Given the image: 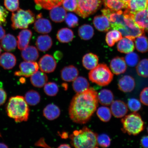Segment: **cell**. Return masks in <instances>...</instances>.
<instances>
[{
	"instance_id": "cell-35",
	"label": "cell",
	"mask_w": 148,
	"mask_h": 148,
	"mask_svg": "<svg viewBox=\"0 0 148 148\" xmlns=\"http://www.w3.org/2000/svg\"><path fill=\"white\" fill-rule=\"evenodd\" d=\"M123 38L121 33L116 29L111 30L107 33L106 43L110 47L113 46L116 42L119 41Z\"/></svg>"
},
{
	"instance_id": "cell-32",
	"label": "cell",
	"mask_w": 148,
	"mask_h": 148,
	"mask_svg": "<svg viewBox=\"0 0 148 148\" xmlns=\"http://www.w3.org/2000/svg\"><path fill=\"white\" fill-rule=\"evenodd\" d=\"M64 0H34L37 6L47 10L60 6Z\"/></svg>"
},
{
	"instance_id": "cell-36",
	"label": "cell",
	"mask_w": 148,
	"mask_h": 148,
	"mask_svg": "<svg viewBox=\"0 0 148 148\" xmlns=\"http://www.w3.org/2000/svg\"><path fill=\"white\" fill-rule=\"evenodd\" d=\"M25 99L28 105L36 106L40 103V97L38 92L35 90H31L26 93Z\"/></svg>"
},
{
	"instance_id": "cell-33",
	"label": "cell",
	"mask_w": 148,
	"mask_h": 148,
	"mask_svg": "<svg viewBox=\"0 0 148 148\" xmlns=\"http://www.w3.org/2000/svg\"><path fill=\"white\" fill-rule=\"evenodd\" d=\"M79 36L82 39L88 40L91 39L94 35L93 27L88 24L81 26L78 29Z\"/></svg>"
},
{
	"instance_id": "cell-42",
	"label": "cell",
	"mask_w": 148,
	"mask_h": 148,
	"mask_svg": "<svg viewBox=\"0 0 148 148\" xmlns=\"http://www.w3.org/2000/svg\"><path fill=\"white\" fill-rule=\"evenodd\" d=\"M97 142L98 145L102 147H110L111 144L110 137L106 134H102L97 136Z\"/></svg>"
},
{
	"instance_id": "cell-55",
	"label": "cell",
	"mask_w": 148,
	"mask_h": 148,
	"mask_svg": "<svg viewBox=\"0 0 148 148\" xmlns=\"http://www.w3.org/2000/svg\"><path fill=\"white\" fill-rule=\"evenodd\" d=\"M1 46H0V55H1Z\"/></svg>"
},
{
	"instance_id": "cell-30",
	"label": "cell",
	"mask_w": 148,
	"mask_h": 148,
	"mask_svg": "<svg viewBox=\"0 0 148 148\" xmlns=\"http://www.w3.org/2000/svg\"><path fill=\"white\" fill-rule=\"evenodd\" d=\"M89 85L87 79L83 77H77L73 81V83L74 91L77 93H80L87 90Z\"/></svg>"
},
{
	"instance_id": "cell-9",
	"label": "cell",
	"mask_w": 148,
	"mask_h": 148,
	"mask_svg": "<svg viewBox=\"0 0 148 148\" xmlns=\"http://www.w3.org/2000/svg\"><path fill=\"white\" fill-rule=\"evenodd\" d=\"M39 68L44 73H50L54 71L57 66L56 61L51 55L46 54L40 59Z\"/></svg>"
},
{
	"instance_id": "cell-49",
	"label": "cell",
	"mask_w": 148,
	"mask_h": 148,
	"mask_svg": "<svg viewBox=\"0 0 148 148\" xmlns=\"http://www.w3.org/2000/svg\"><path fill=\"white\" fill-rule=\"evenodd\" d=\"M140 144L142 147L148 148V136H145L142 137L140 140Z\"/></svg>"
},
{
	"instance_id": "cell-57",
	"label": "cell",
	"mask_w": 148,
	"mask_h": 148,
	"mask_svg": "<svg viewBox=\"0 0 148 148\" xmlns=\"http://www.w3.org/2000/svg\"><path fill=\"white\" fill-rule=\"evenodd\" d=\"M1 136V134H0V137Z\"/></svg>"
},
{
	"instance_id": "cell-1",
	"label": "cell",
	"mask_w": 148,
	"mask_h": 148,
	"mask_svg": "<svg viewBox=\"0 0 148 148\" xmlns=\"http://www.w3.org/2000/svg\"><path fill=\"white\" fill-rule=\"evenodd\" d=\"M98 101L97 92L93 88L77 93L69 107L70 118L74 123L80 124L88 123L97 110Z\"/></svg>"
},
{
	"instance_id": "cell-23",
	"label": "cell",
	"mask_w": 148,
	"mask_h": 148,
	"mask_svg": "<svg viewBox=\"0 0 148 148\" xmlns=\"http://www.w3.org/2000/svg\"><path fill=\"white\" fill-rule=\"evenodd\" d=\"M36 44L39 50L42 52L47 51L52 46V40L49 35H42L38 37Z\"/></svg>"
},
{
	"instance_id": "cell-51",
	"label": "cell",
	"mask_w": 148,
	"mask_h": 148,
	"mask_svg": "<svg viewBox=\"0 0 148 148\" xmlns=\"http://www.w3.org/2000/svg\"><path fill=\"white\" fill-rule=\"evenodd\" d=\"M5 29L0 25V40H1L5 36Z\"/></svg>"
},
{
	"instance_id": "cell-43",
	"label": "cell",
	"mask_w": 148,
	"mask_h": 148,
	"mask_svg": "<svg viewBox=\"0 0 148 148\" xmlns=\"http://www.w3.org/2000/svg\"><path fill=\"white\" fill-rule=\"evenodd\" d=\"M4 3L5 8L10 12H15L19 9L18 0H4Z\"/></svg>"
},
{
	"instance_id": "cell-19",
	"label": "cell",
	"mask_w": 148,
	"mask_h": 148,
	"mask_svg": "<svg viewBox=\"0 0 148 148\" xmlns=\"http://www.w3.org/2000/svg\"><path fill=\"white\" fill-rule=\"evenodd\" d=\"M132 13L136 23L148 33V14L146 9L135 13Z\"/></svg>"
},
{
	"instance_id": "cell-8",
	"label": "cell",
	"mask_w": 148,
	"mask_h": 148,
	"mask_svg": "<svg viewBox=\"0 0 148 148\" xmlns=\"http://www.w3.org/2000/svg\"><path fill=\"white\" fill-rule=\"evenodd\" d=\"M19 68L20 71L15 72V75L29 77L38 71L39 66L36 62L25 61L20 63Z\"/></svg>"
},
{
	"instance_id": "cell-54",
	"label": "cell",
	"mask_w": 148,
	"mask_h": 148,
	"mask_svg": "<svg viewBox=\"0 0 148 148\" xmlns=\"http://www.w3.org/2000/svg\"><path fill=\"white\" fill-rule=\"evenodd\" d=\"M146 10H147V14H148V4H147V8H146Z\"/></svg>"
},
{
	"instance_id": "cell-27",
	"label": "cell",
	"mask_w": 148,
	"mask_h": 148,
	"mask_svg": "<svg viewBox=\"0 0 148 148\" xmlns=\"http://www.w3.org/2000/svg\"><path fill=\"white\" fill-rule=\"evenodd\" d=\"M98 63L99 58L94 53H86L83 57V65L87 69L91 70L94 69L97 66Z\"/></svg>"
},
{
	"instance_id": "cell-50",
	"label": "cell",
	"mask_w": 148,
	"mask_h": 148,
	"mask_svg": "<svg viewBox=\"0 0 148 148\" xmlns=\"http://www.w3.org/2000/svg\"><path fill=\"white\" fill-rule=\"evenodd\" d=\"M63 55L62 52L59 51L55 52L54 53V57L57 60H60L62 58Z\"/></svg>"
},
{
	"instance_id": "cell-31",
	"label": "cell",
	"mask_w": 148,
	"mask_h": 148,
	"mask_svg": "<svg viewBox=\"0 0 148 148\" xmlns=\"http://www.w3.org/2000/svg\"><path fill=\"white\" fill-rule=\"evenodd\" d=\"M73 32L68 28H63L60 29L57 32V38L62 43H68L73 40L74 38Z\"/></svg>"
},
{
	"instance_id": "cell-25",
	"label": "cell",
	"mask_w": 148,
	"mask_h": 148,
	"mask_svg": "<svg viewBox=\"0 0 148 148\" xmlns=\"http://www.w3.org/2000/svg\"><path fill=\"white\" fill-rule=\"evenodd\" d=\"M48 78L47 75L44 72L37 71L31 76L30 81L35 87L41 88L47 83Z\"/></svg>"
},
{
	"instance_id": "cell-15",
	"label": "cell",
	"mask_w": 148,
	"mask_h": 148,
	"mask_svg": "<svg viewBox=\"0 0 148 148\" xmlns=\"http://www.w3.org/2000/svg\"><path fill=\"white\" fill-rule=\"evenodd\" d=\"M93 23L96 28L101 32H107L111 28L108 18L103 14L95 16L93 18Z\"/></svg>"
},
{
	"instance_id": "cell-10",
	"label": "cell",
	"mask_w": 148,
	"mask_h": 148,
	"mask_svg": "<svg viewBox=\"0 0 148 148\" xmlns=\"http://www.w3.org/2000/svg\"><path fill=\"white\" fill-rule=\"evenodd\" d=\"M111 111L112 115L116 118H121L125 116L128 112L127 105L120 100L113 101L111 103Z\"/></svg>"
},
{
	"instance_id": "cell-13",
	"label": "cell",
	"mask_w": 148,
	"mask_h": 148,
	"mask_svg": "<svg viewBox=\"0 0 148 148\" xmlns=\"http://www.w3.org/2000/svg\"><path fill=\"white\" fill-rule=\"evenodd\" d=\"M79 72L75 66L70 65L66 66L61 70V77L63 80L66 82L73 81L78 77Z\"/></svg>"
},
{
	"instance_id": "cell-52",
	"label": "cell",
	"mask_w": 148,
	"mask_h": 148,
	"mask_svg": "<svg viewBox=\"0 0 148 148\" xmlns=\"http://www.w3.org/2000/svg\"><path fill=\"white\" fill-rule=\"evenodd\" d=\"M58 148H71V147L68 144H62L59 146Z\"/></svg>"
},
{
	"instance_id": "cell-46",
	"label": "cell",
	"mask_w": 148,
	"mask_h": 148,
	"mask_svg": "<svg viewBox=\"0 0 148 148\" xmlns=\"http://www.w3.org/2000/svg\"><path fill=\"white\" fill-rule=\"evenodd\" d=\"M8 12L4 7L0 5V25H6L7 18L8 16Z\"/></svg>"
},
{
	"instance_id": "cell-21",
	"label": "cell",
	"mask_w": 148,
	"mask_h": 148,
	"mask_svg": "<svg viewBox=\"0 0 148 148\" xmlns=\"http://www.w3.org/2000/svg\"><path fill=\"white\" fill-rule=\"evenodd\" d=\"M50 10L49 16L52 21L55 23H61L64 21L66 12L64 7L57 6Z\"/></svg>"
},
{
	"instance_id": "cell-12",
	"label": "cell",
	"mask_w": 148,
	"mask_h": 148,
	"mask_svg": "<svg viewBox=\"0 0 148 148\" xmlns=\"http://www.w3.org/2000/svg\"><path fill=\"white\" fill-rule=\"evenodd\" d=\"M135 86L134 79L130 75L123 76L118 81V88L121 91L124 92H132L134 89Z\"/></svg>"
},
{
	"instance_id": "cell-29",
	"label": "cell",
	"mask_w": 148,
	"mask_h": 148,
	"mask_svg": "<svg viewBox=\"0 0 148 148\" xmlns=\"http://www.w3.org/2000/svg\"><path fill=\"white\" fill-rule=\"evenodd\" d=\"M148 0H129L127 9L133 13L143 11L147 8Z\"/></svg>"
},
{
	"instance_id": "cell-3",
	"label": "cell",
	"mask_w": 148,
	"mask_h": 148,
	"mask_svg": "<svg viewBox=\"0 0 148 148\" xmlns=\"http://www.w3.org/2000/svg\"><path fill=\"white\" fill-rule=\"evenodd\" d=\"M97 134L85 127L80 130L74 131L70 136L71 144L77 148H98Z\"/></svg>"
},
{
	"instance_id": "cell-2",
	"label": "cell",
	"mask_w": 148,
	"mask_h": 148,
	"mask_svg": "<svg viewBox=\"0 0 148 148\" xmlns=\"http://www.w3.org/2000/svg\"><path fill=\"white\" fill-rule=\"evenodd\" d=\"M6 112L9 117L16 123L26 121L28 119L29 110L25 97L16 96L9 99L6 106Z\"/></svg>"
},
{
	"instance_id": "cell-41",
	"label": "cell",
	"mask_w": 148,
	"mask_h": 148,
	"mask_svg": "<svg viewBox=\"0 0 148 148\" xmlns=\"http://www.w3.org/2000/svg\"><path fill=\"white\" fill-rule=\"evenodd\" d=\"M64 20L66 25L70 27H75L79 25L78 18L75 14L71 13L66 14Z\"/></svg>"
},
{
	"instance_id": "cell-22",
	"label": "cell",
	"mask_w": 148,
	"mask_h": 148,
	"mask_svg": "<svg viewBox=\"0 0 148 148\" xmlns=\"http://www.w3.org/2000/svg\"><path fill=\"white\" fill-rule=\"evenodd\" d=\"M22 51L21 57L25 61L35 62L39 56L38 49L34 46H28Z\"/></svg>"
},
{
	"instance_id": "cell-28",
	"label": "cell",
	"mask_w": 148,
	"mask_h": 148,
	"mask_svg": "<svg viewBox=\"0 0 148 148\" xmlns=\"http://www.w3.org/2000/svg\"><path fill=\"white\" fill-rule=\"evenodd\" d=\"M98 99L101 104L104 106H109L114 100L113 94L110 90L104 89L98 94Z\"/></svg>"
},
{
	"instance_id": "cell-45",
	"label": "cell",
	"mask_w": 148,
	"mask_h": 148,
	"mask_svg": "<svg viewBox=\"0 0 148 148\" xmlns=\"http://www.w3.org/2000/svg\"><path fill=\"white\" fill-rule=\"evenodd\" d=\"M62 4L66 10L75 12L77 7V0H64Z\"/></svg>"
},
{
	"instance_id": "cell-44",
	"label": "cell",
	"mask_w": 148,
	"mask_h": 148,
	"mask_svg": "<svg viewBox=\"0 0 148 148\" xmlns=\"http://www.w3.org/2000/svg\"><path fill=\"white\" fill-rule=\"evenodd\" d=\"M127 106L131 112H136L141 108V104L138 99L132 98L129 99L127 102Z\"/></svg>"
},
{
	"instance_id": "cell-17",
	"label": "cell",
	"mask_w": 148,
	"mask_h": 148,
	"mask_svg": "<svg viewBox=\"0 0 148 148\" xmlns=\"http://www.w3.org/2000/svg\"><path fill=\"white\" fill-rule=\"evenodd\" d=\"M102 1L106 8L118 11L127 9L129 0H102Z\"/></svg>"
},
{
	"instance_id": "cell-24",
	"label": "cell",
	"mask_w": 148,
	"mask_h": 148,
	"mask_svg": "<svg viewBox=\"0 0 148 148\" xmlns=\"http://www.w3.org/2000/svg\"><path fill=\"white\" fill-rule=\"evenodd\" d=\"M117 48L120 53L127 54L134 51L135 45L132 40L125 37L118 42Z\"/></svg>"
},
{
	"instance_id": "cell-7",
	"label": "cell",
	"mask_w": 148,
	"mask_h": 148,
	"mask_svg": "<svg viewBox=\"0 0 148 148\" xmlns=\"http://www.w3.org/2000/svg\"><path fill=\"white\" fill-rule=\"evenodd\" d=\"M77 7L75 12L83 18L95 13L103 2L102 0H77Z\"/></svg>"
},
{
	"instance_id": "cell-39",
	"label": "cell",
	"mask_w": 148,
	"mask_h": 148,
	"mask_svg": "<svg viewBox=\"0 0 148 148\" xmlns=\"http://www.w3.org/2000/svg\"><path fill=\"white\" fill-rule=\"evenodd\" d=\"M44 91L48 96L54 97L59 91V88L56 83L53 82L47 83L44 86Z\"/></svg>"
},
{
	"instance_id": "cell-47",
	"label": "cell",
	"mask_w": 148,
	"mask_h": 148,
	"mask_svg": "<svg viewBox=\"0 0 148 148\" xmlns=\"http://www.w3.org/2000/svg\"><path fill=\"white\" fill-rule=\"evenodd\" d=\"M140 100L142 103L148 106V87L144 88L140 94Z\"/></svg>"
},
{
	"instance_id": "cell-34",
	"label": "cell",
	"mask_w": 148,
	"mask_h": 148,
	"mask_svg": "<svg viewBox=\"0 0 148 148\" xmlns=\"http://www.w3.org/2000/svg\"><path fill=\"white\" fill-rule=\"evenodd\" d=\"M135 46L139 52L145 53L148 51V38L143 35L137 37L135 40Z\"/></svg>"
},
{
	"instance_id": "cell-14",
	"label": "cell",
	"mask_w": 148,
	"mask_h": 148,
	"mask_svg": "<svg viewBox=\"0 0 148 148\" xmlns=\"http://www.w3.org/2000/svg\"><path fill=\"white\" fill-rule=\"evenodd\" d=\"M35 30L41 34H47L52 30V26L49 20L42 17L37 18L34 26Z\"/></svg>"
},
{
	"instance_id": "cell-40",
	"label": "cell",
	"mask_w": 148,
	"mask_h": 148,
	"mask_svg": "<svg viewBox=\"0 0 148 148\" xmlns=\"http://www.w3.org/2000/svg\"><path fill=\"white\" fill-rule=\"evenodd\" d=\"M140 58L138 55L136 53L131 52L127 53L125 57V60L127 65L134 67L138 64Z\"/></svg>"
},
{
	"instance_id": "cell-11",
	"label": "cell",
	"mask_w": 148,
	"mask_h": 148,
	"mask_svg": "<svg viewBox=\"0 0 148 148\" xmlns=\"http://www.w3.org/2000/svg\"><path fill=\"white\" fill-rule=\"evenodd\" d=\"M110 66L112 73L117 75L124 73L127 68L125 59L122 57H116L112 59Z\"/></svg>"
},
{
	"instance_id": "cell-38",
	"label": "cell",
	"mask_w": 148,
	"mask_h": 148,
	"mask_svg": "<svg viewBox=\"0 0 148 148\" xmlns=\"http://www.w3.org/2000/svg\"><path fill=\"white\" fill-rule=\"evenodd\" d=\"M136 70L140 76L148 77V59H144L140 60L137 65Z\"/></svg>"
},
{
	"instance_id": "cell-37",
	"label": "cell",
	"mask_w": 148,
	"mask_h": 148,
	"mask_svg": "<svg viewBox=\"0 0 148 148\" xmlns=\"http://www.w3.org/2000/svg\"><path fill=\"white\" fill-rule=\"evenodd\" d=\"M97 114L98 117L103 122H108L112 118L111 110L106 106L99 107L97 109Z\"/></svg>"
},
{
	"instance_id": "cell-20",
	"label": "cell",
	"mask_w": 148,
	"mask_h": 148,
	"mask_svg": "<svg viewBox=\"0 0 148 148\" xmlns=\"http://www.w3.org/2000/svg\"><path fill=\"white\" fill-rule=\"evenodd\" d=\"M1 45L4 51H10L16 49L17 45V42L13 35L8 34L5 35L1 39Z\"/></svg>"
},
{
	"instance_id": "cell-26",
	"label": "cell",
	"mask_w": 148,
	"mask_h": 148,
	"mask_svg": "<svg viewBox=\"0 0 148 148\" xmlns=\"http://www.w3.org/2000/svg\"><path fill=\"white\" fill-rule=\"evenodd\" d=\"M60 110L57 105L51 103L48 105L43 111V115L46 119L53 120L58 118L60 115Z\"/></svg>"
},
{
	"instance_id": "cell-6",
	"label": "cell",
	"mask_w": 148,
	"mask_h": 148,
	"mask_svg": "<svg viewBox=\"0 0 148 148\" xmlns=\"http://www.w3.org/2000/svg\"><path fill=\"white\" fill-rule=\"evenodd\" d=\"M35 19V14L32 11L19 8L16 12L12 13L11 16V27L14 30L27 29L29 25L34 23Z\"/></svg>"
},
{
	"instance_id": "cell-5",
	"label": "cell",
	"mask_w": 148,
	"mask_h": 148,
	"mask_svg": "<svg viewBox=\"0 0 148 148\" xmlns=\"http://www.w3.org/2000/svg\"><path fill=\"white\" fill-rule=\"evenodd\" d=\"M121 121L123 126L122 130L130 135L136 136L144 130V122L141 116L136 112L125 116Z\"/></svg>"
},
{
	"instance_id": "cell-56",
	"label": "cell",
	"mask_w": 148,
	"mask_h": 148,
	"mask_svg": "<svg viewBox=\"0 0 148 148\" xmlns=\"http://www.w3.org/2000/svg\"><path fill=\"white\" fill-rule=\"evenodd\" d=\"M147 132L148 133V127H147Z\"/></svg>"
},
{
	"instance_id": "cell-18",
	"label": "cell",
	"mask_w": 148,
	"mask_h": 148,
	"mask_svg": "<svg viewBox=\"0 0 148 148\" xmlns=\"http://www.w3.org/2000/svg\"><path fill=\"white\" fill-rule=\"evenodd\" d=\"M32 33L29 29H24L20 31L17 36L18 49L23 50L28 46Z\"/></svg>"
},
{
	"instance_id": "cell-16",
	"label": "cell",
	"mask_w": 148,
	"mask_h": 148,
	"mask_svg": "<svg viewBox=\"0 0 148 148\" xmlns=\"http://www.w3.org/2000/svg\"><path fill=\"white\" fill-rule=\"evenodd\" d=\"M16 62V57L12 53H5L0 56V65L5 69H12L15 66Z\"/></svg>"
},
{
	"instance_id": "cell-48",
	"label": "cell",
	"mask_w": 148,
	"mask_h": 148,
	"mask_svg": "<svg viewBox=\"0 0 148 148\" xmlns=\"http://www.w3.org/2000/svg\"><path fill=\"white\" fill-rule=\"evenodd\" d=\"M7 98L6 92L3 89L0 88V106L4 104Z\"/></svg>"
},
{
	"instance_id": "cell-4",
	"label": "cell",
	"mask_w": 148,
	"mask_h": 148,
	"mask_svg": "<svg viewBox=\"0 0 148 148\" xmlns=\"http://www.w3.org/2000/svg\"><path fill=\"white\" fill-rule=\"evenodd\" d=\"M113 74L105 64H99L91 70L88 77L92 82L99 86H104L110 84L113 79Z\"/></svg>"
},
{
	"instance_id": "cell-53",
	"label": "cell",
	"mask_w": 148,
	"mask_h": 148,
	"mask_svg": "<svg viewBox=\"0 0 148 148\" xmlns=\"http://www.w3.org/2000/svg\"><path fill=\"white\" fill-rule=\"evenodd\" d=\"M8 147V146H7L6 144L3 143H0V148H7Z\"/></svg>"
}]
</instances>
